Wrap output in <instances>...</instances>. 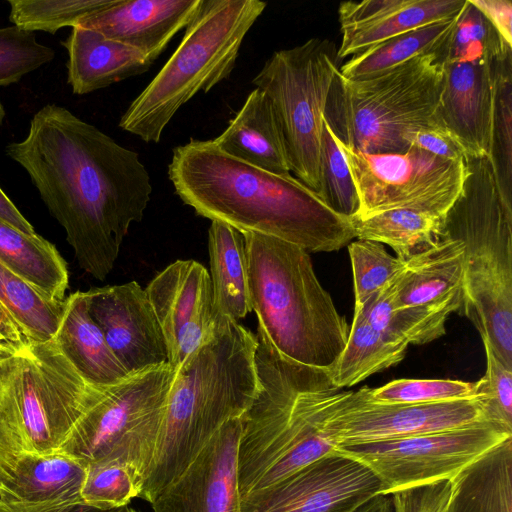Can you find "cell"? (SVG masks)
Wrapping results in <instances>:
<instances>
[{"instance_id":"obj_1","label":"cell","mask_w":512,"mask_h":512,"mask_svg":"<svg viewBox=\"0 0 512 512\" xmlns=\"http://www.w3.org/2000/svg\"><path fill=\"white\" fill-rule=\"evenodd\" d=\"M6 153L66 231L79 266L104 280L150 201L151 179L139 154L56 104L37 111L26 138Z\"/></svg>"},{"instance_id":"obj_2","label":"cell","mask_w":512,"mask_h":512,"mask_svg":"<svg viewBox=\"0 0 512 512\" xmlns=\"http://www.w3.org/2000/svg\"><path fill=\"white\" fill-rule=\"evenodd\" d=\"M175 194L195 213L244 232L332 252L355 238L351 218L331 209L300 180L248 165L213 140L176 146L168 165Z\"/></svg>"},{"instance_id":"obj_3","label":"cell","mask_w":512,"mask_h":512,"mask_svg":"<svg viewBox=\"0 0 512 512\" xmlns=\"http://www.w3.org/2000/svg\"><path fill=\"white\" fill-rule=\"evenodd\" d=\"M258 339L220 318L214 335L175 368L162 427L138 498L150 504L227 421L241 417L259 391Z\"/></svg>"},{"instance_id":"obj_4","label":"cell","mask_w":512,"mask_h":512,"mask_svg":"<svg viewBox=\"0 0 512 512\" xmlns=\"http://www.w3.org/2000/svg\"><path fill=\"white\" fill-rule=\"evenodd\" d=\"M259 391L241 416L238 484L241 498L267 488L334 450L322 430L326 373L282 356L257 327Z\"/></svg>"},{"instance_id":"obj_5","label":"cell","mask_w":512,"mask_h":512,"mask_svg":"<svg viewBox=\"0 0 512 512\" xmlns=\"http://www.w3.org/2000/svg\"><path fill=\"white\" fill-rule=\"evenodd\" d=\"M243 234L258 328L285 358L328 374L350 327L319 282L309 253L277 238Z\"/></svg>"},{"instance_id":"obj_6","label":"cell","mask_w":512,"mask_h":512,"mask_svg":"<svg viewBox=\"0 0 512 512\" xmlns=\"http://www.w3.org/2000/svg\"><path fill=\"white\" fill-rule=\"evenodd\" d=\"M460 195L446 213L443 234L464 246L460 315L512 369V212L504 206L489 158H467Z\"/></svg>"},{"instance_id":"obj_7","label":"cell","mask_w":512,"mask_h":512,"mask_svg":"<svg viewBox=\"0 0 512 512\" xmlns=\"http://www.w3.org/2000/svg\"><path fill=\"white\" fill-rule=\"evenodd\" d=\"M443 48L365 78L349 80L338 71L324 112L338 140L362 153H404L412 133L439 127Z\"/></svg>"},{"instance_id":"obj_8","label":"cell","mask_w":512,"mask_h":512,"mask_svg":"<svg viewBox=\"0 0 512 512\" xmlns=\"http://www.w3.org/2000/svg\"><path fill=\"white\" fill-rule=\"evenodd\" d=\"M266 5L259 0H203L174 53L131 102L119 127L158 143L185 103L230 77L244 38Z\"/></svg>"},{"instance_id":"obj_9","label":"cell","mask_w":512,"mask_h":512,"mask_svg":"<svg viewBox=\"0 0 512 512\" xmlns=\"http://www.w3.org/2000/svg\"><path fill=\"white\" fill-rule=\"evenodd\" d=\"M102 391L82 379L54 339L0 355V420L24 452L57 451Z\"/></svg>"},{"instance_id":"obj_10","label":"cell","mask_w":512,"mask_h":512,"mask_svg":"<svg viewBox=\"0 0 512 512\" xmlns=\"http://www.w3.org/2000/svg\"><path fill=\"white\" fill-rule=\"evenodd\" d=\"M174 371L165 363L104 388L57 452L86 466H126L141 489L159 439Z\"/></svg>"},{"instance_id":"obj_11","label":"cell","mask_w":512,"mask_h":512,"mask_svg":"<svg viewBox=\"0 0 512 512\" xmlns=\"http://www.w3.org/2000/svg\"><path fill=\"white\" fill-rule=\"evenodd\" d=\"M339 68L334 44L328 39L311 38L275 51L252 80L273 105L291 173L319 196L324 112Z\"/></svg>"},{"instance_id":"obj_12","label":"cell","mask_w":512,"mask_h":512,"mask_svg":"<svg viewBox=\"0 0 512 512\" xmlns=\"http://www.w3.org/2000/svg\"><path fill=\"white\" fill-rule=\"evenodd\" d=\"M337 141L358 194L359 208L353 217L394 209L446 214L462 191L466 160L439 158L416 147L404 153H362Z\"/></svg>"},{"instance_id":"obj_13","label":"cell","mask_w":512,"mask_h":512,"mask_svg":"<svg viewBox=\"0 0 512 512\" xmlns=\"http://www.w3.org/2000/svg\"><path fill=\"white\" fill-rule=\"evenodd\" d=\"M512 433L488 421L465 427L380 442L335 446L367 467L382 494L452 480L463 468Z\"/></svg>"},{"instance_id":"obj_14","label":"cell","mask_w":512,"mask_h":512,"mask_svg":"<svg viewBox=\"0 0 512 512\" xmlns=\"http://www.w3.org/2000/svg\"><path fill=\"white\" fill-rule=\"evenodd\" d=\"M483 421L487 420L477 396L435 403H380L370 400L364 387L327 395L322 430L335 447L435 433Z\"/></svg>"},{"instance_id":"obj_15","label":"cell","mask_w":512,"mask_h":512,"mask_svg":"<svg viewBox=\"0 0 512 512\" xmlns=\"http://www.w3.org/2000/svg\"><path fill=\"white\" fill-rule=\"evenodd\" d=\"M383 485L360 461L337 452L241 498L242 512H352Z\"/></svg>"},{"instance_id":"obj_16","label":"cell","mask_w":512,"mask_h":512,"mask_svg":"<svg viewBox=\"0 0 512 512\" xmlns=\"http://www.w3.org/2000/svg\"><path fill=\"white\" fill-rule=\"evenodd\" d=\"M167 347V363H183L215 333L216 317L210 275L195 260H176L145 288Z\"/></svg>"},{"instance_id":"obj_17","label":"cell","mask_w":512,"mask_h":512,"mask_svg":"<svg viewBox=\"0 0 512 512\" xmlns=\"http://www.w3.org/2000/svg\"><path fill=\"white\" fill-rule=\"evenodd\" d=\"M241 417L224 423L151 503L153 512H242L238 484Z\"/></svg>"},{"instance_id":"obj_18","label":"cell","mask_w":512,"mask_h":512,"mask_svg":"<svg viewBox=\"0 0 512 512\" xmlns=\"http://www.w3.org/2000/svg\"><path fill=\"white\" fill-rule=\"evenodd\" d=\"M88 311L129 375L167 363V347L148 296L136 281L85 292Z\"/></svg>"},{"instance_id":"obj_19","label":"cell","mask_w":512,"mask_h":512,"mask_svg":"<svg viewBox=\"0 0 512 512\" xmlns=\"http://www.w3.org/2000/svg\"><path fill=\"white\" fill-rule=\"evenodd\" d=\"M499 58L443 61L444 87L436 121L462 146L467 158H490Z\"/></svg>"},{"instance_id":"obj_20","label":"cell","mask_w":512,"mask_h":512,"mask_svg":"<svg viewBox=\"0 0 512 512\" xmlns=\"http://www.w3.org/2000/svg\"><path fill=\"white\" fill-rule=\"evenodd\" d=\"M467 0H363L338 8L341 43L337 58L354 56L413 29L458 17Z\"/></svg>"},{"instance_id":"obj_21","label":"cell","mask_w":512,"mask_h":512,"mask_svg":"<svg viewBox=\"0 0 512 512\" xmlns=\"http://www.w3.org/2000/svg\"><path fill=\"white\" fill-rule=\"evenodd\" d=\"M203 0H117L81 19L76 26L132 47L153 62L186 28Z\"/></svg>"},{"instance_id":"obj_22","label":"cell","mask_w":512,"mask_h":512,"mask_svg":"<svg viewBox=\"0 0 512 512\" xmlns=\"http://www.w3.org/2000/svg\"><path fill=\"white\" fill-rule=\"evenodd\" d=\"M464 246L443 234L428 250L404 261L388 284L393 308L425 307L459 313L463 303Z\"/></svg>"},{"instance_id":"obj_23","label":"cell","mask_w":512,"mask_h":512,"mask_svg":"<svg viewBox=\"0 0 512 512\" xmlns=\"http://www.w3.org/2000/svg\"><path fill=\"white\" fill-rule=\"evenodd\" d=\"M213 142L227 155L278 175L291 168L281 126L269 97L252 90L226 129Z\"/></svg>"},{"instance_id":"obj_24","label":"cell","mask_w":512,"mask_h":512,"mask_svg":"<svg viewBox=\"0 0 512 512\" xmlns=\"http://www.w3.org/2000/svg\"><path fill=\"white\" fill-rule=\"evenodd\" d=\"M61 44L68 52L67 82L77 95L143 74L153 64L140 51L79 26Z\"/></svg>"},{"instance_id":"obj_25","label":"cell","mask_w":512,"mask_h":512,"mask_svg":"<svg viewBox=\"0 0 512 512\" xmlns=\"http://www.w3.org/2000/svg\"><path fill=\"white\" fill-rule=\"evenodd\" d=\"M54 340L77 373L94 388H107L129 376L92 319L85 292L77 291L66 298Z\"/></svg>"},{"instance_id":"obj_26","label":"cell","mask_w":512,"mask_h":512,"mask_svg":"<svg viewBox=\"0 0 512 512\" xmlns=\"http://www.w3.org/2000/svg\"><path fill=\"white\" fill-rule=\"evenodd\" d=\"M87 466L57 451L22 452L10 477L0 487V501L8 503L83 502L81 490Z\"/></svg>"},{"instance_id":"obj_27","label":"cell","mask_w":512,"mask_h":512,"mask_svg":"<svg viewBox=\"0 0 512 512\" xmlns=\"http://www.w3.org/2000/svg\"><path fill=\"white\" fill-rule=\"evenodd\" d=\"M445 512H512V437L492 447L452 479Z\"/></svg>"},{"instance_id":"obj_28","label":"cell","mask_w":512,"mask_h":512,"mask_svg":"<svg viewBox=\"0 0 512 512\" xmlns=\"http://www.w3.org/2000/svg\"><path fill=\"white\" fill-rule=\"evenodd\" d=\"M208 249L216 317L238 321L252 311L244 234L223 222L212 221Z\"/></svg>"},{"instance_id":"obj_29","label":"cell","mask_w":512,"mask_h":512,"mask_svg":"<svg viewBox=\"0 0 512 512\" xmlns=\"http://www.w3.org/2000/svg\"><path fill=\"white\" fill-rule=\"evenodd\" d=\"M0 263L46 297L64 301L68 270L53 244L0 219Z\"/></svg>"},{"instance_id":"obj_30","label":"cell","mask_w":512,"mask_h":512,"mask_svg":"<svg viewBox=\"0 0 512 512\" xmlns=\"http://www.w3.org/2000/svg\"><path fill=\"white\" fill-rule=\"evenodd\" d=\"M408 346L373 327L362 310L354 308L346 344L327 374L329 381L337 390L356 385L401 362Z\"/></svg>"},{"instance_id":"obj_31","label":"cell","mask_w":512,"mask_h":512,"mask_svg":"<svg viewBox=\"0 0 512 512\" xmlns=\"http://www.w3.org/2000/svg\"><path fill=\"white\" fill-rule=\"evenodd\" d=\"M445 216L428 210L394 209L351 217V221L355 238L386 244L404 262L442 239Z\"/></svg>"},{"instance_id":"obj_32","label":"cell","mask_w":512,"mask_h":512,"mask_svg":"<svg viewBox=\"0 0 512 512\" xmlns=\"http://www.w3.org/2000/svg\"><path fill=\"white\" fill-rule=\"evenodd\" d=\"M458 17L434 22L374 45L352 56L339 68V73L349 80L365 78L415 57L437 52L447 43Z\"/></svg>"},{"instance_id":"obj_33","label":"cell","mask_w":512,"mask_h":512,"mask_svg":"<svg viewBox=\"0 0 512 512\" xmlns=\"http://www.w3.org/2000/svg\"><path fill=\"white\" fill-rule=\"evenodd\" d=\"M65 301L46 297L0 263V305L29 343L54 339Z\"/></svg>"},{"instance_id":"obj_34","label":"cell","mask_w":512,"mask_h":512,"mask_svg":"<svg viewBox=\"0 0 512 512\" xmlns=\"http://www.w3.org/2000/svg\"><path fill=\"white\" fill-rule=\"evenodd\" d=\"M360 308L370 324L382 333L410 344L432 342L446 332L450 315L444 310L411 307L393 308L388 285L373 294Z\"/></svg>"},{"instance_id":"obj_35","label":"cell","mask_w":512,"mask_h":512,"mask_svg":"<svg viewBox=\"0 0 512 512\" xmlns=\"http://www.w3.org/2000/svg\"><path fill=\"white\" fill-rule=\"evenodd\" d=\"M490 163L501 200L512 212V50L495 64Z\"/></svg>"},{"instance_id":"obj_36","label":"cell","mask_w":512,"mask_h":512,"mask_svg":"<svg viewBox=\"0 0 512 512\" xmlns=\"http://www.w3.org/2000/svg\"><path fill=\"white\" fill-rule=\"evenodd\" d=\"M117 0H9V20L29 32L55 34L75 27L84 17L113 5Z\"/></svg>"},{"instance_id":"obj_37","label":"cell","mask_w":512,"mask_h":512,"mask_svg":"<svg viewBox=\"0 0 512 512\" xmlns=\"http://www.w3.org/2000/svg\"><path fill=\"white\" fill-rule=\"evenodd\" d=\"M512 50L486 17L467 0L442 53L445 62L497 59Z\"/></svg>"},{"instance_id":"obj_38","label":"cell","mask_w":512,"mask_h":512,"mask_svg":"<svg viewBox=\"0 0 512 512\" xmlns=\"http://www.w3.org/2000/svg\"><path fill=\"white\" fill-rule=\"evenodd\" d=\"M320 197L335 212L346 217L356 215L358 194L345 156L325 119L321 137Z\"/></svg>"},{"instance_id":"obj_39","label":"cell","mask_w":512,"mask_h":512,"mask_svg":"<svg viewBox=\"0 0 512 512\" xmlns=\"http://www.w3.org/2000/svg\"><path fill=\"white\" fill-rule=\"evenodd\" d=\"M355 306L361 307L377 291L387 286L403 269L404 262L389 254L384 245L357 239L348 245Z\"/></svg>"},{"instance_id":"obj_40","label":"cell","mask_w":512,"mask_h":512,"mask_svg":"<svg viewBox=\"0 0 512 512\" xmlns=\"http://www.w3.org/2000/svg\"><path fill=\"white\" fill-rule=\"evenodd\" d=\"M367 397L380 403H435L476 397L477 381L397 379L378 388L365 387Z\"/></svg>"},{"instance_id":"obj_41","label":"cell","mask_w":512,"mask_h":512,"mask_svg":"<svg viewBox=\"0 0 512 512\" xmlns=\"http://www.w3.org/2000/svg\"><path fill=\"white\" fill-rule=\"evenodd\" d=\"M140 483L134 473L119 464H90L81 490L86 505L99 509L126 506L138 497Z\"/></svg>"},{"instance_id":"obj_42","label":"cell","mask_w":512,"mask_h":512,"mask_svg":"<svg viewBox=\"0 0 512 512\" xmlns=\"http://www.w3.org/2000/svg\"><path fill=\"white\" fill-rule=\"evenodd\" d=\"M54 56L52 48L36 41L34 32L14 25L0 28V87L18 82Z\"/></svg>"},{"instance_id":"obj_43","label":"cell","mask_w":512,"mask_h":512,"mask_svg":"<svg viewBox=\"0 0 512 512\" xmlns=\"http://www.w3.org/2000/svg\"><path fill=\"white\" fill-rule=\"evenodd\" d=\"M486 355V371L477 381V394L484 417L512 433V369L495 355L490 344L482 340Z\"/></svg>"},{"instance_id":"obj_44","label":"cell","mask_w":512,"mask_h":512,"mask_svg":"<svg viewBox=\"0 0 512 512\" xmlns=\"http://www.w3.org/2000/svg\"><path fill=\"white\" fill-rule=\"evenodd\" d=\"M452 480H442L391 493L395 512H445Z\"/></svg>"},{"instance_id":"obj_45","label":"cell","mask_w":512,"mask_h":512,"mask_svg":"<svg viewBox=\"0 0 512 512\" xmlns=\"http://www.w3.org/2000/svg\"><path fill=\"white\" fill-rule=\"evenodd\" d=\"M408 144L439 158L452 161L467 160L462 146L440 127L425 128L412 133L408 138Z\"/></svg>"},{"instance_id":"obj_46","label":"cell","mask_w":512,"mask_h":512,"mask_svg":"<svg viewBox=\"0 0 512 512\" xmlns=\"http://www.w3.org/2000/svg\"><path fill=\"white\" fill-rule=\"evenodd\" d=\"M490 22L502 39L512 45V3L508 0H469Z\"/></svg>"},{"instance_id":"obj_47","label":"cell","mask_w":512,"mask_h":512,"mask_svg":"<svg viewBox=\"0 0 512 512\" xmlns=\"http://www.w3.org/2000/svg\"><path fill=\"white\" fill-rule=\"evenodd\" d=\"M22 452L18 439L0 420V487L12 474Z\"/></svg>"},{"instance_id":"obj_48","label":"cell","mask_w":512,"mask_h":512,"mask_svg":"<svg viewBox=\"0 0 512 512\" xmlns=\"http://www.w3.org/2000/svg\"><path fill=\"white\" fill-rule=\"evenodd\" d=\"M97 508L84 502L8 503L0 501V512H95Z\"/></svg>"},{"instance_id":"obj_49","label":"cell","mask_w":512,"mask_h":512,"mask_svg":"<svg viewBox=\"0 0 512 512\" xmlns=\"http://www.w3.org/2000/svg\"><path fill=\"white\" fill-rule=\"evenodd\" d=\"M28 343L8 313L0 305V353L16 352Z\"/></svg>"},{"instance_id":"obj_50","label":"cell","mask_w":512,"mask_h":512,"mask_svg":"<svg viewBox=\"0 0 512 512\" xmlns=\"http://www.w3.org/2000/svg\"><path fill=\"white\" fill-rule=\"evenodd\" d=\"M0 219L14 226L15 228L28 233L34 234L33 226L26 220V218L19 212L16 206L5 195L0 188Z\"/></svg>"},{"instance_id":"obj_51","label":"cell","mask_w":512,"mask_h":512,"mask_svg":"<svg viewBox=\"0 0 512 512\" xmlns=\"http://www.w3.org/2000/svg\"><path fill=\"white\" fill-rule=\"evenodd\" d=\"M352 512H395L392 495L379 493L362 503Z\"/></svg>"},{"instance_id":"obj_52","label":"cell","mask_w":512,"mask_h":512,"mask_svg":"<svg viewBox=\"0 0 512 512\" xmlns=\"http://www.w3.org/2000/svg\"><path fill=\"white\" fill-rule=\"evenodd\" d=\"M95 512H139L136 509L126 505L118 508H112V509H99L97 508Z\"/></svg>"},{"instance_id":"obj_53","label":"cell","mask_w":512,"mask_h":512,"mask_svg":"<svg viewBox=\"0 0 512 512\" xmlns=\"http://www.w3.org/2000/svg\"><path fill=\"white\" fill-rule=\"evenodd\" d=\"M5 117V110L4 107L0 101V124L2 123L3 119Z\"/></svg>"},{"instance_id":"obj_54","label":"cell","mask_w":512,"mask_h":512,"mask_svg":"<svg viewBox=\"0 0 512 512\" xmlns=\"http://www.w3.org/2000/svg\"><path fill=\"white\" fill-rule=\"evenodd\" d=\"M0 355H1V353H0Z\"/></svg>"}]
</instances>
